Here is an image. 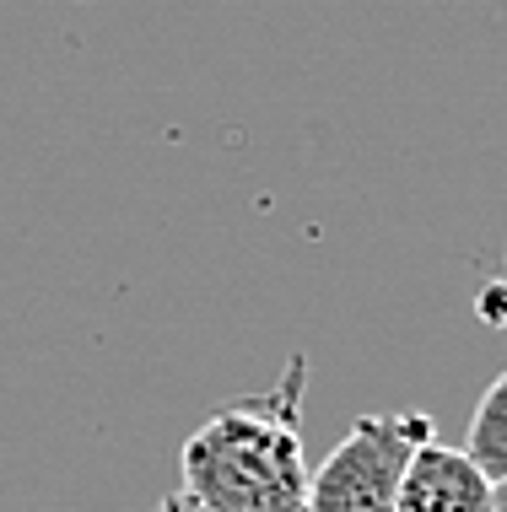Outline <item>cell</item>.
<instances>
[{
    "label": "cell",
    "mask_w": 507,
    "mask_h": 512,
    "mask_svg": "<svg viewBox=\"0 0 507 512\" xmlns=\"http://www.w3.org/2000/svg\"><path fill=\"white\" fill-rule=\"evenodd\" d=\"M303 383L308 367L292 362L270 394L227 399L205 415L178 453L184 496H195L205 512H303L313 475L297 410Z\"/></svg>",
    "instance_id": "1"
},
{
    "label": "cell",
    "mask_w": 507,
    "mask_h": 512,
    "mask_svg": "<svg viewBox=\"0 0 507 512\" xmlns=\"http://www.w3.org/2000/svg\"><path fill=\"white\" fill-rule=\"evenodd\" d=\"M427 442H437L432 415H416V410L362 415L330 448V459L308 475L303 512H394L405 469Z\"/></svg>",
    "instance_id": "2"
},
{
    "label": "cell",
    "mask_w": 507,
    "mask_h": 512,
    "mask_svg": "<svg viewBox=\"0 0 507 512\" xmlns=\"http://www.w3.org/2000/svg\"><path fill=\"white\" fill-rule=\"evenodd\" d=\"M394 512H497V480H486L464 448L427 442L405 469Z\"/></svg>",
    "instance_id": "3"
},
{
    "label": "cell",
    "mask_w": 507,
    "mask_h": 512,
    "mask_svg": "<svg viewBox=\"0 0 507 512\" xmlns=\"http://www.w3.org/2000/svg\"><path fill=\"white\" fill-rule=\"evenodd\" d=\"M464 453L475 459L486 480L507 486V372L481 394V405L470 415V432H464Z\"/></svg>",
    "instance_id": "4"
},
{
    "label": "cell",
    "mask_w": 507,
    "mask_h": 512,
    "mask_svg": "<svg viewBox=\"0 0 507 512\" xmlns=\"http://www.w3.org/2000/svg\"><path fill=\"white\" fill-rule=\"evenodd\" d=\"M481 318H486V324H497V329H507V270L481 292Z\"/></svg>",
    "instance_id": "5"
},
{
    "label": "cell",
    "mask_w": 507,
    "mask_h": 512,
    "mask_svg": "<svg viewBox=\"0 0 507 512\" xmlns=\"http://www.w3.org/2000/svg\"><path fill=\"white\" fill-rule=\"evenodd\" d=\"M152 512H205L195 496H184V491H173V496H162V502L152 507Z\"/></svg>",
    "instance_id": "6"
},
{
    "label": "cell",
    "mask_w": 507,
    "mask_h": 512,
    "mask_svg": "<svg viewBox=\"0 0 507 512\" xmlns=\"http://www.w3.org/2000/svg\"><path fill=\"white\" fill-rule=\"evenodd\" d=\"M497 512H507V486H497Z\"/></svg>",
    "instance_id": "7"
}]
</instances>
